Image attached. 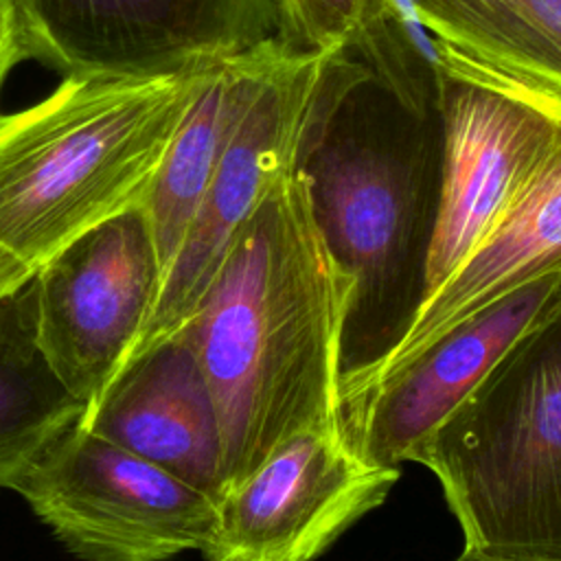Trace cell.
<instances>
[{
    "label": "cell",
    "mask_w": 561,
    "mask_h": 561,
    "mask_svg": "<svg viewBox=\"0 0 561 561\" xmlns=\"http://www.w3.org/2000/svg\"><path fill=\"white\" fill-rule=\"evenodd\" d=\"M351 296L353 276L331 254L296 167L239 228L178 331L217 410L221 497L289 438L342 427L340 348Z\"/></svg>",
    "instance_id": "1"
},
{
    "label": "cell",
    "mask_w": 561,
    "mask_h": 561,
    "mask_svg": "<svg viewBox=\"0 0 561 561\" xmlns=\"http://www.w3.org/2000/svg\"><path fill=\"white\" fill-rule=\"evenodd\" d=\"M298 169L331 254L353 276L340 348L342 403L403 342L427 298L438 110L410 107L362 64L320 112Z\"/></svg>",
    "instance_id": "2"
},
{
    "label": "cell",
    "mask_w": 561,
    "mask_h": 561,
    "mask_svg": "<svg viewBox=\"0 0 561 561\" xmlns=\"http://www.w3.org/2000/svg\"><path fill=\"white\" fill-rule=\"evenodd\" d=\"M206 70L61 79L37 103L0 114V300L83 232L142 204Z\"/></svg>",
    "instance_id": "3"
},
{
    "label": "cell",
    "mask_w": 561,
    "mask_h": 561,
    "mask_svg": "<svg viewBox=\"0 0 561 561\" xmlns=\"http://www.w3.org/2000/svg\"><path fill=\"white\" fill-rule=\"evenodd\" d=\"M408 460L436 476L465 550L561 561V302L508 344Z\"/></svg>",
    "instance_id": "4"
},
{
    "label": "cell",
    "mask_w": 561,
    "mask_h": 561,
    "mask_svg": "<svg viewBox=\"0 0 561 561\" xmlns=\"http://www.w3.org/2000/svg\"><path fill=\"white\" fill-rule=\"evenodd\" d=\"M359 64L351 53H298L274 37L215 175L162 276L147 327L123 368L184 327L239 228L270 188L298 167L320 112Z\"/></svg>",
    "instance_id": "5"
},
{
    "label": "cell",
    "mask_w": 561,
    "mask_h": 561,
    "mask_svg": "<svg viewBox=\"0 0 561 561\" xmlns=\"http://www.w3.org/2000/svg\"><path fill=\"white\" fill-rule=\"evenodd\" d=\"M13 491L81 561H167L202 550L217 524L215 497L79 421Z\"/></svg>",
    "instance_id": "6"
},
{
    "label": "cell",
    "mask_w": 561,
    "mask_h": 561,
    "mask_svg": "<svg viewBox=\"0 0 561 561\" xmlns=\"http://www.w3.org/2000/svg\"><path fill=\"white\" fill-rule=\"evenodd\" d=\"M31 59L61 79H158L276 37L272 0H15Z\"/></svg>",
    "instance_id": "7"
},
{
    "label": "cell",
    "mask_w": 561,
    "mask_h": 561,
    "mask_svg": "<svg viewBox=\"0 0 561 561\" xmlns=\"http://www.w3.org/2000/svg\"><path fill=\"white\" fill-rule=\"evenodd\" d=\"M160 263L142 204L83 232L31 280L33 337L83 408L121 373L151 316Z\"/></svg>",
    "instance_id": "8"
},
{
    "label": "cell",
    "mask_w": 561,
    "mask_h": 561,
    "mask_svg": "<svg viewBox=\"0 0 561 561\" xmlns=\"http://www.w3.org/2000/svg\"><path fill=\"white\" fill-rule=\"evenodd\" d=\"M399 467L359 456L342 427L305 432L217 502L206 561H316L381 506Z\"/></svg>",
    "instance_id": "9"
},
{
    "label": "cell",
    "mask_w": 561,
    "mask_h": 561,
    "mask_svg": "<svg viewBox=\"0 0 561 561\" xmlns=\"http://www.w3.org/2000/svg\"><path fill=\"white\" fill-rule=\"evenodd\" d=\"M438 123L440 182L427 298L489 232L561 136V125L548 116L440 75Z\"/></svg>",
    "instance_id": "10"
},
{
    "label": "cell",
    "mask_w": 561,
    "mask_h": 561,
    "mask_svg": "<svg viewBox=\"0 0 561 561\" xmlns=\"http://www.w3.org/2000/svg\"><path fill=\"white\" fill-rule=\"evenodd\" d=\"M561 302V274H550L465 318L370 390L340 405L351 447L373 465L399 467L508 344Z\"/></svg>",
    "instance_id": "11"
},
{
    "label": "cell",
    "mask_w": 561,
    "mask_h": 561,
    "mask_svg": "<svg viewBox=\"0 0 561 561\" xmlns=\"http://www.w3.org/2000/svg\"><path fill=\"white\" fill-rule=\"evenodd\" d=\"M79 423L219 502L217 410L195 351L182 333L127 364L101 399L83 410Z\"/></svg>",
    "instance_id": "12"
},
{
    "label": "cell",
    "mask_w": 561,
    "mask_h": 561,
    "mask_svg": "<svg viewBox=\"0 0 561 561\" xmlns=\"http://www.w3.org/2000/svg\"><path fill=\"white\" fill-rule=\"evenodd\" d=\"M440 77L561 125V0H405Z\"/></svg>",
    "instance_id": "13"
},
{
    "label": "cell",
    "mask_w": 561,
    "mask_h": 561,
    "mask_svg": "<svg viewBox=\"0 0 561 561\" xmlns=\"http://www.w3.org/2000/svg\"><path fill=\"white\" fill-rule=\"evenodd\" d=\"M550 274H561V136L489 232L423 302L403 342L342 403L370 390L465 318Z\"/></svg>",
    "instance_id": "14"
},
{
    "label": "cell",
    "mask_w": 561,
    "mask_h": 561,
    "mask_svg": "<svg viewBox=\"0 0 561 561\" xmlns=\"http://www.w3.org/2000/svg\"><path fill=\"white\" fill-rule=\"evenodd\" d=\"M272 42L267 39L248 53L208 66L156 167L142 210L151 228L162 276L215 175L226 142L265 66Z\"/></svg>",
    "instance_id": "15"
},
{
    "label": "cell",
    "mask_w": 561,
    "mask_h": 561,
    "mask_svg": "<svg viewBox=\"0 0 561 561\" xmlns=\"http://www.w3.org/2000/svg\"><path fill=\"white\" fill-rule=\"evenodd\" d=\"M272 9L283 46L351 53L410 107H438V70L410 33L401 0H272Z\"/></svg>",
    "instance_id": "16"
},
{
    "label": "cell",
    "mask_w": 561,
    "mask_h": 561,
    "mask_svg": "<svg viewBox=\"0 0 561 561\" xmlns=\"http://www.w3.org/2000/svg\"><path fill=\"white\" fill-rule=\"evenodd\" d=\"M83 410L35 346L31 285L0 300V489H13L39 451Z\"/></svg>",
    "instance_id": "17"
},
{
    "label": "cell",
    "mask_w": 561,
    "mask_h": 561,
    "mask_svg": "<svg viewBox=\"0 0 561 561\" xmlns=\"http://www.w3.org/2000/svg\"><path fill=\"white\" fill-rule=\"evenodd\" d=\"M26 33L15 0H0V94L11 70L28 59Z\"/></svg>",
    "instance_id": "18"
},
{
    "label": "cell",
    "mask_w": 561,
    "mask_h": 561,
    "mask_svg": "<svg viewBox=\"0 0 561 561\" xmlns=\"http://www.w3.org/2000/svg\"><path fill=\"white\" fill-rule=\"evenodd\" d=\"M451 561H497V559L480 557V554H473V552H469V550H465V548H462V552H460L456 559H451Z\"/></svg>",
    "instance_id": "19"
}]
</instances>
